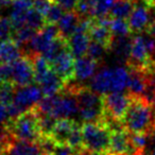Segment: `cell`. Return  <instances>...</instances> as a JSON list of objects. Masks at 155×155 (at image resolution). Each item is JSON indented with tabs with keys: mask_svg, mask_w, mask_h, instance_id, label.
Segmentation results:
<instances>
[{
	"mask_svg": "<svg viewBox=\"0 0 155 155\" xmlns=\"http://www.w3.org/2000/svg\"><path fill=\"white\" fill-rule=\"evenodd\" d=\"M123 127L130 133L155 132V106L150 104L143 97L131 95V102L122 119Z\"/></svg>",
	"mask_w": 155,
	"mask_h": 155,
	"instance_id": "6da1fadb",
	"label": "cell"
},
{
	"mask_svg": "<svg viewBox=\"0 0 155 155\" xmlns=\"http://www.w3.org/2000/svg\"><path fill=\"white\" fill-rule=\"evenodd\" d=\"M64 88L73 91L77 96L79 117L83 122L102 121L104 117L103 96L82 83H73V80L66 83Z\"/></svg>",
	"mask_w": 155,
	"mask_h": 155,
	"instance_id": "7a4b0ae2",
	"label": "cell"
},
{
	"mask_svg": "<svg viewBox=\"0 0 155 155\" xmlns=\"http://www.w3.org/2000/svg\"><path fill=\"white\" fill-rule=\"evenodd\" d=\"M5 127L12 137L19 140L38 142L43 137L38 125V110L36 106L11 119Z\"/></svg>",
	"mask_w": 155,
	"mask_h": 155,
	"instance_id": "3957f363",
	"label": "cell"
},
{
	"mask_svg": "<svg viewBox=\"0 0 155 155\" xmlns=\"http://www.w3.org/2000/svg\"><path fill=\"white\" fill-rule=\"evenodd\" d=\"M82 135L84 148L99 152H108L112 131L105 122H83Z\"/></svg>",
	"mask_w": 155,
	"mask_h": 155,
	"instance_id": "277c9868",
	"label": "cell"
},
{
	"mask_svg": "<svg viewBox=\"0 0 155 155\" xmlns=\"http://www.w3.org/2000/svg\"><path fill=\"white\" fill-rule=\"evenodd\" d=\"M50 115L56 119H71L79 115V104L75 94L66 88L58 94Z\"/></svg>",
	"mask_w": 155,
	"mask_h": 155,
	"instance_id": "5b68a950",
	"label": "cell"
},
{
	"mask_svg": "<svg viewBox=\"0 0 155 155\" xmlns=\"http://www.w3.org/2000/svg\"><path fill=\"white\" fill-rule=\"evenodd\" d=\"M131 102V95L123 91H112L103 95L104 116L122 121Z\"/></svg>",
	"mask_w": 155,
	"mask_h": 155,
	"instance_id": "8992f818",
	"label": "cell"
},
{
	"mask_svg": "<svg viewBox=\"0 0 155 155\" xmlns=\"http://www.w3.org/2000/svg\"><path fill=\"white\" fill-rule=\"evenodd\" d=\"M12 65V82L16 86H26L35 83V71L30 56L22 55Z\"/></svg>",
	"mask_w": 155,
	"mask_h": 155,
	"instance_id": "52a82bcc",
	"label": "cell"
},
{
	"mask_svg": "<svg viewBox=\"0 0 155 155\" xmlns=\"http://www.w3.org/2000/svg\"><path fill=\"white\" fill-rule=\"evenodd\" d=\"M43 91L38 84H30L26 86H16L13 103L19 106L25 112L35 106L43 98Z\"/></svg>",
	"mask_w": 155,
	"mask_h": 155,
	"instance_id": "ba28073f",
	"label": "cell"
},
{
	"mask_svg": "<svg viewBox=\"0 0 155 155\" xmlns=\"http://www.w3.org/2000/svg\"><path fill=\"white\" fill-rule=\"evenodd\" d=\"M108 153L110 155H119V154H129L133 155L136 153H143L138 152L133 148L131 142V135L130 132L125 129L117 130L112 132L110 136V144Z\"/></svg>",
	"mask_w": 155,
	"mask_h": 155,
	"instance_id": "9c48e42d",
	"label": "cell"
},
{
	"mask_svg": "<svg viewBox=\"0 0 155 155\" xmlns=\"http://www.w3.org/2000/svg\"><path fill=\"white\" fill-rule=\"evenodd\" d=\"M74 62L73 54L70 50L67 49L51 63V67L64 81L65 84L74 80Z\"/></svg>",
	"mask_w": 155,
	"mask_h": 155,
	"instance_id": "30bf717a",
	"label": "cell"
},
{
	"mask_svg": "<svg viewBox=\"0 0 155 155\" xmlns=\"http://www.w3.org/2000/svg\"><path fill=\"white\" fill-rule=\"evenodd\" d=\"M127 21H129L132 33L134 34H138V33L147 31L148 27L152 22L151 12L149 11L146 5H137L134 7Z\"/></svg>",
	"mask_w": 155,
	"mask_h": 155,
	"instance_id": "8fae6325",
	"label": "cell"
},
{
	"mask_svg": "<svg viewBox=\"0 0 155 155\" xmlns=\"http://www.w3.org/2000/svg\"><path fill=\"white\" fill-rule=\"evenodd\" d=\"M99 62L88 55L78 58L74 62V80L79 83H84L95 75Z\"/></svg>",
	"mask_w": 155,
	"mask_h": 155,
	"instance_id": "7c38bea8",
	"label": "cell"
},
{
	"mask_svg": "<svg viewBox=\"0 0 155 155\" xmlns=\"http://www.w3.org/2000/svg\"><path fill=\"white\" fill-rule=\"evenodd\" d=\"M132 43H133V36H130V35L116 36L114 35L108 51H112L115 58L119 62L127 65L130 55H131Z\"/></svg>",
	"mask_w": 155,
	"mask_h": 155,
	"instance_id": "4fadbf2b",
	"label": "cell"
},
{
	"mask_svg": "<svg viewBox=\"0 0 155 155\" xmlns=\"http://www.w3.org/2000/svg\"><path fill=\"white\" fill-rule=\"evenodd\" d=\"M33 8L32 0H13L10 8V20L14 29H17L26 25L28 11Z\"/></svg>",
	"mask_w": 155,
	"mask_h": 155,
	"instance_id": "5bb4252c",
	"label": "cell"
},
{
	"mask_svg": "<svg viewBox=\"0 0 155 155\" xmlns=\"http://www.w3.org/2000/svg\"><path fill=\"white\" fill-rule=\"evenodd\" d=\"M130 72V80L127 84V93L132 96L136 97H142L144 91L147 88V75L146 71L142 69L133 68V67H127Z\"/></svg>",
	"mask_w": 155,
	"mask_h": 155,
	"instance_id": "9a60e30c",
	"label": "cell"
},
{
	"mask_svg": "<svg viewBox=\"0 0 155 155\" xmlns=\"http://www.w3.org/2000/svg\"><path fill=\"white\" fill-rule=\"evenodd\" d=\"M37 84L41 86L44 96H53L60 94L65 87V82L58 77L53 68H51L47 74L44 75Z\"/></svg>",
	"mask_w": 155,
	"mask_h": 155,
	"instance_id": "2e32d148",
	"label": "cell"
},
{
	"mask_svg": "<svg viewBox=\"0 0 155 155\" xmlns=\"http://www.w3.org/2000/svg\"><path fill=\"white\" fill-rule=\"evenodd\" d=\"M91 88L94 91L105 95L107 93H112L113 88V69L103 68L97 72L93 78L91 82Z\"/></svg>",
	"mask_w": 155,
	"mask_h": 155,
	"instance_id": "e0dca14e",
	"label": "cell"
},
{
	"mask_svg": "<svg viewBox=\"0 0 155 155\" xmlns=\"http://www.w3.org/2000/svg\"><path fill=\"white\" fill-rule=\"evenodd\" d=\"M89 39L91 37L86 32H74L69 38H67L68 48L75 58L87 54V49L91 43Z\"/></svg>",
	"mask_w": 155,
	"mask_h": 155,
	"instance_id": "ac0fdd59",
	"label": "cell"
},
{
	"mask_svg": "<svg viewBox=\"0 0 155 155\" xmlns=\"http://www.w3.org/2000/svg\"><path fill=\"white\" fill-rule=\"evenodd\" d=\"M22 49L13 38L0 41V64L12 63L22 56Z\"/></svg>",
	"mask_w": 155,
	"mask_h": 155,
	"instance_id": "d6986e66",
	"label": "cell"
},
{
	"mask_svg": "<svg viewBox=\"0 0 155 155\" xmlns=\"http://www.w3.org/2000/svg\"><path fill=\"white\" fill-rule=\"evenodd\" d=\"M80 20V15L75 11H68L67 13H64V15L58 22L61 36L69 38L75 32Z\"/></svg>",
	"mask_w": 155,
	"mask_h": 155,
	"instance_id": "ffe728a7",
	"label": "cell"
},
{
	"mask_svg": "<svg viewBox=\"0 0 155 155\" xmlns=\"http://www.w3.org/2000/svg\"><path fill=\"white\" fill-rule=\"evenodd\" d=\"M77 122L78 121L73 119H58L55 127L52 131L51 137L58 144H66L67 138Z\"/></svg>",
	"mask_w": 155,
	"mask_h": 155,
	"instance_id": "44dd1931",
	"label": "cell"
},
{
	"mask_svg": "<svg viewBox=\"0 0 155 155\" xmlns=\"http://www.w3.org/2000/svg\"><path fill=\"white\" fill-rule=\"evenodd\" d=\"M88 35L91 41H96L103 44L107 47V49H110V43H112L113 37H114L110 28L97 24L95 18L93 19V24H91V29L88 31Z\"/></svg>",
	"mask_w": 155,
	"mask_h": 155,
	"instance_id": "7402d4cb",
	"label": "cell"
},
{
	"mask_svg": "<svg viewBox=\"0 0 155 155\" xmlns=\"http://www.w3.org/2000/svg\"><path fill=\"white\" fill-rule=\"evenodd\" d=\"M130 72L127 67L118 66L113 69V88L112 91H124L127 88Z\"/></svg>",
	"mask_w": 155,
	"mask_h": 155,
	"instance_id": "603a6c76",
	"label": "cell"
},
{
	"mask_svg": "<svg viewBox=\"0 0 155 155\" xmlns=\"http://www.w3.org/2000/svg\"><path fill=\"white\" fill-rule=\"evenodd\" d=\"M67 49H69L67 38H65V37L60 35V36H58L56 38H54L53 41H52V43L50 44L49 47L45 50L43 55L45 56L50 62V64H51L61 53H63V52Z\"/></svg>",
	"mask_w": 155,
	"mask_h": 155,
	"instance_id": "cb8c5ba5",
	"label": "cell"
},
{
	"mask_svg": "<svg viewBox=\"0 0 155 155\" xmlns=\"http://www.w3.org/2000/svg\"><path fill=\"white\" fill-rule=\"evenodd\" d=\"M133 0H117L110 11V15L113 18H123L127 19L131 15L134 9Z\"/></svg>",
	"mask_w": 155,
	"mask_h": 155,
	"instance_id": "d4e9b609",
	"label": "cell"
},
{
	"mask_svg": "<svg viewBox=\"0 0 155 155\" xmlns=\"http://www.w3.org/2000/svg\"><path fill=\"white\" fill-rule=\"evenodd\" d=\"M36 32H37L36 30H34V29L30 28L29 26L25 25V26L19 27V28H17V29H14L13 34H12V38H13L20 47H22V46L27 45V44L32 39V37L36 34Z\"/></svg>",
	"mask_w": 155,
	"mask_h": 155,
	"instance_id": "484cf974",
	"label": "cell"
},
{
	"mask_svg": "<svg viewBox=\"0 0 155 155\" xmlns=\"http://www.w3.org/2000/svg\"><path fill=\"white\" fill-rule=\"evenodd\" d=\"M47 24L46 22L45 15L41 14V12H38L37 10H35L34 8H31L27 13V18H26V25L29 26L30 28L34 29L36 31H39L41 29L44 28V26Z\"/></svg>",
	"mask_w": 155,
	"mask_h": 155,
	"instance_id": "4316f807",
	"label": "cell"
},
{
	"mask_svg": "<svg viewBox=\"0 0 155 155\" xmlns=\"http://www.w3.org/2000/svg\"><path fill=\"white\" fill-rule=\"evenodd\" d=\"M58 119L50 114H44L38 112V125L41 136H51Z\"/></svg>",
	"mask_w": 155,
	"mask_h": 155,
	"instance_id": "83f0119b",
	"label": "cell"
},
{
	"mask_svg": "<svg viewBox=\"0 0 155 155\" xmlns=\"http://www.w3.org/2000/svg\"><path fill=\"white\" fill-rule=\"evenodd\" d=\"M110 30L112 31L113 35L116 36H124L132 33L129 21L123 18H113L110 25Z\"/></svg>",
	"mask_w": 155,
	"mask_h": 155,
	"instance_id": "f1b7e54d",
	"label": "cell"
},
{
	"mask_svg": "<svg viewBox=\"0 0 155 155\" xmlns=\"http://www.w3.org/2000/svg\"><path fill=\"white\" fill-rule=\"evenodd\" d=\"M16 85L12 82H0V103L9 105L13 102Z\"/></svg>",
	"mask_w": 155,
	"mask_h": 155,
	"instance_id": "f546056e",
	"label": "cell"
},
{
	"mask_svg": "<svg viewBox=\"0 0 155 155\" xmlns=\"http://www.w3.org/2000/svg\"><path fill=\"white\" fill-rule=\"evenodd\" d=\"M107 51L108 49L105 45L99 43V41H93L89 43L88 49H87V55L91 56V58H94L97 62H100Z\"/></svg>",
	"mask_w": 155,
	"mask_h": 155,
	"instance_id": "4dcf8cb0",
	"label": "cell"
},
{
	"mask_svg": "<svg viewBox=\"0 0 155 155\" xmlns=\"http://www.w3.org/2000/svg\"><path fill=\"white\" fill-rule=\"evenodd\" d=\"M65 10L61 7L60 5H58L56 2L52 1L51 5L48 9V11L45 14L46 22L47 24H58V20L62 18V16L64 15Z\"/></svg>",
	"mask_w": 155,
	"mask_h": 155,
	"instance_id": "1f68e13d",
	"label": "cell"
},
{
	"mask_svg": "<svg viewBox=\"0 0 155 155\" xmlns=\"http://www.w3.org/2000/svg\"><path fill=\"white\" fill-rule=\"evenodd\" d=\"M14 27L8 17H0V41L12 38Z\"/></svg>",
	"mask_w": 155,
	"mask_h": 155,
	"instance_id": "d6a6232c",
	"label": "cell"
},
{
	"mask_svg": "<svg viewBox=\"0 0 155 155\" xmlns=\"http://www.w3.org/2000/svg\"><path fill=\"white\" fill-rule=\"evenodd\" d=\"M0 82H12L11 63H1L0 64Z\"/></svg>",
	"mask_w": 155,
	"mask_h": 155,
	"instance_id": "836d02e7",
	"label": "cell"
},
{
	"mask_svg": "<svg viewBox=\"0 0 155 155\" xmlns=\"http://www.w3.org/2000/svg\"><path fill=\"white\" fill-rule=\"evenodd\" d=\"M51 3L52 0H33V8L45 15Z\"/></svg>",
	"mask_w": 155,
	"mask_h": 155,
	"instance_id": "e575fe53",
	"label": "cell"
},
{
	"mask_svg": "<svg viewBox=\"0 0 155 155\" xmlns=\"http://www.w3.org/2000/svg\"><path fill=\"white\" fill-rule=\"evenodd\" d=\"M54 2L60 5L65 11H74L79 0H54Z\"/></svg>",
	"mask_w": 155,
	"mask_h": 155,
	"instance_id": "d590c367",
	"label": "cell"
},
{
	"mask_svg": "<svg viewBox=\"0 0 155 155\" xmlns=\"http://www.w3.org/2000/svg\"><path fill=\"white\" fill-rule=\"evenodd\" d=\"M74 155H110L108 152H99V151H93L86 148H81L80 150H77Z\"/></svg>",
	"mask_w": 155,
	"mask_h": 155,
	"instance_id": "8d00e7d4",
	"label": "cell"
},
{
	"mask_svg": "<svg viewBox=\"0 0 155 155\" xmlns=\"http://www.w3.org/2000/svg\"><path fill=\"white\" fill-rule=\"evenodd\" d=\"M12 1L13 0H0V11L10 9L12 5Z\"/></svg>",
	"mask_w": 155,
	"mask_h": 155,
	"instance_id": "74e56055",
	"label": "cell"
},
{
	"mask_svg": "<svg viewBox=\"0 0 155 155\" xmlns=\"http://www.w3.org/2000/svg\"><path fill=\"white\" fill-rule=\"evenodd\" d=\"M146 32H148L150 35H152V36H155V20H153L152 22L150 24V26L148 27V29H147Z\"/></svg>",
	"mask_w": 155,
	"mask_h": 155,
	"instance_id": "f35d334b",
	"label": "cell"
},
{
	"mask_svg": "<svg viewBox=\"0 0 155 155\" xmlns=\"http://www.w3.org/2000/svg\"><path fill=\"white\" fill-rule=\"evenodd\" d=\"M152 60H153V62L155 63V53H154V54H153V55H152Z\"/></svg>",
	"mask_w": 155,
	"mask_h": 155,
	"instance_id": "ab89813d",
	"label": "cell"
},
{
	"mask_svg": "<svg viewBox=\"0 0 155 155\" xmlns=\"http://www.w3.org/2000/svg\"><path fill=\"white\" fill-rule=\"evenodd\" d=\"M153 37H154V38H155V36H153Z\"/></svg>",
	"mask_w": 155,
	"mask_h": 155,
	"instance_id": "60d3db41",
	"label": "cell"
},
{
	"mask_svg": "<svg viewBox=\"0 0 155 155\" xmlns=\"http://www.w3.org/2000/svg\"><path fill=\"white\" fill-rule=\"evenodd\" d=\"M50 155H53V154H50Z\"/></svg>",
	"mask_w": 155,
	"mask_h": 155,
	"instance_id": "b9f144b4",
	"label": "cell"
}]
</instances>
